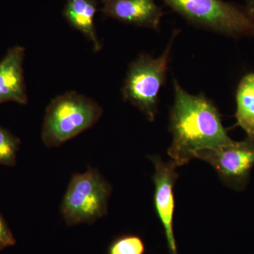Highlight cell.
I'll use <instances>...</instances> for the list:
<instances>
[{"label": "cell", "instance_id": "2", "mask_svg": "<svg viewBox=\"0 0 254 254\" xmlns=\"http://www.w3.org/2000/svg\"><path fill=\"white\" fill-rule=\"evenodd\" d=\"M103 115L101 106L76 91L55 97L47 107L41 139L47 148H58L89 129Z\"/></svg>", "mask_w": 254, "mask_h": 254}, {"label": "cell", "instance_id": "13", "mask_svg": "<svg viewBox=\"0 0 254 254\" xmlns=\"http://www.w3.org/2000/svg\"><path fill=\"white\" fill-rule=\"evenodd\" d=\"M145 246L141 237L134 235H125L112 242L108 254H145Z\"/></svg>", "mask_w": 254, "mask_h": 254}, {"label": "cell", "instance_id": "8", "mask_svg": "<svg viewBox=\"0 0 254 254\" xmlns=\"http://www.w3.org/2000/svg\"><path fill=\"white\" fill-rule=\"evenodd\" d=\"M101 11L121 22L158 31L163 16L154 0H101Z\"/></svg>", "mask_w": 254, "mask_h": 254}, {"label": "cell", "instance_id": "11", "mask_svg": "<svg viewBox=\"0 0 254 254\" xmlns=\"http://www.w3.org/2000/svg\"><path fill=\"white\" fill-rule=\"evenodd\" d=\"M237 126L254 138V72L245 75L240 80L236 91Z\"/></svg>", "mask_w": 254, "mask_h": 254}, {"label": "cell", "instance_id": "5", "mask_svg": "<svg viewBox=\"0 0 254 254\" xmlns=\"http://www.w3.org/2000/svg\"><path fill=\"white\" fill-rule=\"evenodd\" d=\"M112 187L98 170L74 174L64 196L60 211L68 226L94 223L108 214Z\"/></svg>", "mask_w": 254, "mask_h": 254}, {"label": "cell", "instance_id": "3", "mask_svg": "<svg viewBox=\"0 0 254 254\" xmlns=\"http://www.w3.org/2000/svg\"><path fill=\"white\" fill-rule=\"evenodd\" d=\"M187 21L232 38H254V14L223 0H162Z\"/></svg>", "mask_w": 254, "mask_h": 254}, {"label": "cell", "instance_id": "12", "mask_svg": "<svg viewBox=\"0 0 254 254\" xmlns=\"http://www.w3.org/2000/svg\"><path fill=\"white\" fill-rule=\"evenodd\" d=\"M19 138L6 128L0 127V163L13 167L16 163V156L19 150Z\"/></svg>", "mask_w": 254, "mask_h": 254}, {"label": "cell", "instance_id": "14", "mask_svg": "<svg viewBox=\"0 0 254 254\" xmlns=\"http://www.w3.org/2000/svg\"><path fill=\"white\" fill-rule=\"evenodd\" d=\"M16 245V240L2 215L0 214V251Z\"/></svg>", "mask_w": 254, "mask_h": 254}, {"label": "cell", "instance_id": "6", "mask_svg": "<svg viewBox=\"0 0 254 254\" xmlns=\"http://www.w3.org/2000/svg\"><path fill=\"white\" fill-rule=\"evenodd\" d=\"M195 158L211 165L227 187L242 190L248 185L254 167V138L247 137L245 141L199 150Z\"/></svg>", "mask_w": 254, "mask_h": 254}, {"label": "cell", "instance_id": "9", "mask_svg": "<svg viewBox=\"0 0 254 254\" xmlns=\"http://www.w3.org/2000/svg\"><path fill=\"white\" fill-rule=\"evenodd\" d=\"M25 49L13 47L0 60V105L14 102L27 104L28 99L23 73Z\"/></svg>", "mask_w": 254, "mask_h": 254}, {"label": "cell", "instance_id": "4", "mask_svg": "<svg viewBox=\"0 0 254 254\" xmlns=\"http://www.w3.org/2000/svg\"><path fill=\"white\" fill-rule=\"evenodd\" d=\"M178 31L174 32L163 54L154 58L141 55L127 70L122 95L124 100L136 107L147 120L154 121L158 114L159 92L166 80L169 61Z\"/></svg>", "mask_w": 254, "mask_h": 254}, {"label": "cell", "instance_id": "1", "mask_svg": "<svg viewBox=\"0 0 254 254\" xmlns=\"http://www.w3.org/2000/svg\"><path fill=\"white\" fill-rule=\"evenodd\" d=\"M173 84L175 101L170 114L173 142L168 153L177 167L195 158L199 150L218 148L233 141L211 100L203 94H190L176 79Z\"/></svg>", "mask_w": 254, "mask_h": 254}, {"label": "cell", "instance_id": "15", "mask_svg": "<svg viewBox=\"0 0 254 254\" xmlns=\"http://www.w3.org/2000/svg\"><path fill=\"white\" fill-rule=\"evenodd\" d=\"M247 8L254 14V0H247Z\"/></svg>", "mask_w": 254, "mask_h": 254}, {"label": "cell", "instance_id": "7", "mask_svg": "<svg viewBox=\"0 0 254 254\" xmlns=\"http://www.w3.org/2000/svg\"><path fill=\"white\" fill-rule=\"evenodd\" d=\"M150 159L155 166L153 177L155 210L165 230L170 254H178L173 230L175 208L174 186L178 177L176 171L178 167L173 160L163 162L159 156H152Z\"/></svg>", "mask_w": 254, "mask_h": 254}, {"label": "cell", "instance_id": "10", "mask_svg": "<svg viewBox=\"0 0 254 254\" xmlns=\"http://www.w3.org/2000/svg\"><path fill=\"white\" fill-rule=\"evenodd\" d=\"M63 16L68 24L82 33L93 46V51L102 50L95 28L94 18L98 9L97 0H66Z\"/></svg>", "mask_w": 254, "mask_h": 254}]
</instances>
